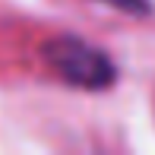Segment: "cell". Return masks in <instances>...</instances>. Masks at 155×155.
<instances>
[{"label": "cell", "instance_id": "obj_1", "mask_svg": "<svg viewBox=\"0 0 155 155\" xmlns=\"http://www.w3.org/2000/svg\"><path fill=\"white\" fill-rule=\"evenodd\" d=\"M45 57L63 82L79 89H108L114 82V63L104 57V51L92 48L89 41L60 35L45 48Z\"/></svg>", "mask_w": 155, "mask_h": 155}, {"label": "cell", "instance_id": "obj_2", "mask_svg": "<svg viewBox=\"0 0 155 155\" xmlns=\"http://www.w3.org/2000/svg\"><path fill=\"white\" fill-rule=\"evenodd\" d=\"M104 3L117 6V10H127V13H149V3H146V0H104Z\"/></svg>", "mask_w": 155, "mask_h": 155}]
</instances>
